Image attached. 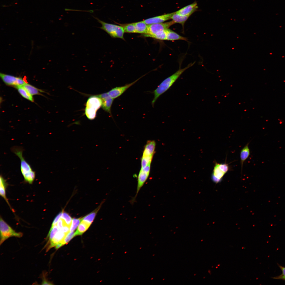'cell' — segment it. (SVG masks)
Listing matches in <instances>:
<instances>
[{
	"label": "cell",
	"instance_id": "obj_1",
	"mask_svg": "<svg viewBox=\"0 0 285 285\" xmlns=\"http://www.w3.org/2000/svg\"><path fill=\"white\" fill-rule=\"evenodd\" d=\"M195 62L189 64L185 68L179 69L173 74L164 80L154 91V97L152 101L153 106L158 98L162 94L167 91L173 84L180 76L186 70L193 66Z\"/></svg>",
	"mask_w": 285,
	"mask_h": 285
},
{
	"label": "cell",
	"instance_id": "obj_2",
	"mask_svg": "<svg viewBox=\"0 0 285 285\" xmlns=\"http://www.w3.org/2000/svg\"><path fill=\"white\" fill-rule=\"evenodd\" d=\"M11 150L20 159V170L25 180L31 184L35 179V173L23 156V148L20 147L15 146L12 148Z\"/></svg>",
	"mask_w": 285,
	"mask_h": 285
},
{
	"label": "cell",
	"instance_id": "obj_3",
	"mask_svg": "<svg viewBox=\"0 0 285 285\" xmlns=\"http://www.w3.org/2000/svg\"><path fill=\"white\" fill-rule=\"evenodd\" d=\"M102 99L96 95L90 97L87 100L85 108V114L90 120L94 119L97 111L101 107Z\"/></svg>",
	"mask_w": 285,
	"mask_h": 285
},
{
	"label": "cell",
	"instance_id": "obj_4",
	"mask_svg": "<svg viewBox=\"0 0 285 285\" xmlns=\"http://www.w3.org/2000/svg\"><path fill=\"white\" fill-rule=\"evenodd\" d=\"M95 18L101 24V29L106 32L111 37L124 39V35L125 32L122 26L107 23L98 18Z\"/></svg>",
	"mask_w": 285,
	"mask_h": 285
},
{
	"label": "cell",
	"instance_id": "obj_5",
	"mask_svg": "<svg viewBox=\"0 0 285 285\" xmlns=\"http://www.w3.org/2000/svg\"><path fill=\"white\" fill-rule=\"evenodd\" d=\"M0 245L8 238L11 237L21 238L23 234L21 232H16L8 225L1 218L0 219Z\"/></svg>",
	"mask_w": 285,
	"mask_h": 285
},
{
	"label": "cell",
	"instance_id": "obj_6",
	"mask_svg": "<svg viewBox=\"0 0 285 285\" xmlns=\"http://www.w3.org/2000/svg\"><path fill=\"white\" fill-rule=\"evenodd\" d=\"M174 24V22L172 21L165 23L149 25L146 33L143 35L145 36L154 38L156 36L169 28L171 26Z\"/></svg>",
	"mask_w": 285,
	"mask_h": 285
},
{
	"label": "cell",
	"instance_id": "obj_7",
	"mask_svg": "<svg viewBox=\"0 0 285 285\" xmlns=\"http://www.w3.org/2000/svg\"><path fill=\"white\" fill-rule=\"evenodd\" d=\"M230 169L228 164L226 163H219L215 162L211 176L213 181L216 184L221 182Z\"/></svg>",
	"mask_w": 285,
	"mask_h": 285
},
{
	"label": "cell",
	"instance_id": "obj_8",
	"mask_svg": "<svg viewBox=\"0 0 285 285\" xmlns=\"http://www.w3.org/2000/svg\"><path fill=\"white\" fill-rule=\"evenodd\" d=\"M150 164L145 167L141 168L137 177V185L135 196L130 201V203L133 204L135 202L138 194L147 180L150 172Z\"/></svg>",
	"mask_w": 285,
	"mask_h": 285
},
{
	"label": "cell",
	"instance_id": "obj_9",
	"mask_svg": "<svg viewBox=\"0 0 285 285\" xmlns=\"http://www.w3.org/2000/svg\"><path fill=\"white\" fill-rule=\"evenodd\" d=\"M0 77L6 85L16 88L22 86L26 83L21 77H15L11 75L0 73Z\"/></svg>",
	"mask_w": 285,
	"mask_h": 285
},
{
	"label": "cell",
	"instance_id": "obj_10",
	"mask_svg": "<svg viewBox=\"0 0 285 285\" xmlns=\"http://www.w3.org/2000/svg\"><path fill=\"white\" fill-rule=\"evenodd\" d=\"M140 78L131 83L126 84L125 86L116 87L113 88L107 92V93L110 97L113 99L117 98L121 96L129 88L134 84Z\"/></svg>",
	"mask_w": 285,
	"mask_h": 285
},
{
	"label": "cell",
	"instance_id": "obj_11",
	"mask_svg": "<svg viewBox=\"0 0 285 285\" xmlns=\"http://www.w3.org/2000/svg\"><path fill=\"white\" fill-rule=\"evenodd\" d=\"M100 98L102 101V108L105 111L111 113V108L113 100L108 95L107 92L96 95Z\"/></svg>",
	"mask_w": 285,
	"mask_h": 285
},
{
	"label": "cell",
	"instance_id": "obj_12",
	"mask_svg": "<svg viewBox=\"0 0 285 285\" xmlns=\"http://www.w3.org/2000/svg\"><path fill=\"white\" fill-rule=\"evenodd\" d=\"M174 12L165 14L145 20L143 21L147 25L163 23L171 19Z\"/></svg>",
	"mask_w": 285,
	"mask_h": 285
},
{
	"label": "cell",
	"instance_id": "obj_13",
	"mask_svg": "<svg viewBox=\"0 0 285 285\" xmlns=\"http://www.w3.org/2000/svg\"><path fill=\"white\" fill-rule=\"evenodd\" d=\"M198 7L196 2L186 6L176 12V13L181 15L189 16L197 9Z\"/></svg>",
	"mask_w": 285,
	"mask_h": 285
},
{
	"label": "cell",
	"instance_id": "obj_14",
	"mask_svg": "<svg viewBox=\"0 0 285 285\" xmlns=\"http://www.w3.org/2000/svg\"><path fill=\"white\" fill-rule=\"evenodd\" d=\"M66 234L59 230L49 244L46 246H47L49 245L47 247L46 251H48L50 248L55 246L58 243H61Z\"/></svg>",
	"mask_w": 285,
	"mask_h": 285
},
{
	"label": "cell",
	"instance_id": "obj_15",
	"mask_svg": "<svg viewBox=\"0 0 285 285\" xmlns=\"http://www.w3.org/2000/svg\"><path fill=\"white\" fill-rule=\"evenodd\" d=\"M155 145V142L154 141H148L144 149L142 156H153Z\"/></svg>",
	"mask_w": 285,
	"mask_h": 285
},
{
	"label": "cell",
	"instance_id": "obj_16",
	"mask_svg": "<svg viewBox=\"0 0 285 285\" xmlns=\"http://www.w3.org/2000/svg\"><path fill=\"white\" fill-rule=\"evenodd\" d=\"M166 40L169 41H174L181 40L187 41V39L180 35L177 33L171 30L169 28L166 31Z\"/></svg>",
	"mask_w": 285,
	"mask_h": 285
},
{
	"label": "cell",
	"instance_id": "obj_17",
	"mask_svg": "<svg viewBox=\"0 0 285 285\" xmlns=\"http://www.w3.org/2000/svg\"><path fill=\"white\" fill-rule=\"evenodd\" d=\"M249 142L247 143L241 150L240 152V158L241 172L243 163L250 155V150L249 147Z\"/></svg>",
	"mask_w": 285,
	"mask_h": 285
},
{
	"label": "cell",
	"instance_id": "obj_18",
	"mask_svg": "<svg viewBox=\"0 0 285 285\" xmlns=\"http://www.w3.org/2000/svg\"><path fill=\"white\" fill-rule=\"evenodd\" d=\"M189 16L182 15L174 12L171 17V19L174 23H179L182 25L183 28L184 24Z\"/></svg>",
	"mask_w": 285,
	"mask_h": 285
},
{
	"label": "cell",
	"instance_id": "obj_19",
	"mask_svg": "<svg viewBox=\"0 0 285 285\" xmlns=\"http://www.w3.org/2000/svg\"><path fill=\"white\" fill-rule=\"evenodd\" d=\"M135 25L136 33L145 34L147 31L148 25L146 23L143 21L134 23Z\"/></svg>",
	"mask_w": 285,
	"mask_h": 285
},
{
	"label": "cell",
	"instance_id": "obj_20",
	"mask_svg": "<svg viewBox=\"0 0 285 285\" xmlns=\"http://www.w3.org/2000/svg\"><path fill=\"white\" fill-rule=\"evenodd\" d=\"M99 208L100 207H99L93 211L82 218V221L85 222L90 225L94 220Z\"/></svg>",
	"mask_w": 285,
	"mask_h": 285
},
{
	"label": "cell",
	"instance_id": "obj_21",
	"mask_svg": "<svg viewBox=\"0 0 285 285\" xmlns=\"http://www.w3.org/2000/svg\"><path fill=\"white\" fill-rule=\"evenodd\" d=\"M22 86L32 96L35 95H41L40 92H42V91H41L29 84L26 83Z\"/></svg>",
	"mask_w": 285,
	"mask_h": 285
},
{
	"label": "cell",
	"instance_id": "obj_22",
	"mask_svg": "<svg viewBox=\"0 0 285 285\" xmlns=\"http://www.w3.org/2000/svg\"><path fill=\"white\" fill-rule=\"evenodd\" d=\"M0 195L4 199L10 207V204L6 195L5 190L6 184V180L3 178V177L1 175L0 177Z\"/></svg>",
	"mask_w": 285,
	"mask_h": 285
},
{
	"label": "cell",
	"instance_id": "obj_23",
	"mask_svg": "<svg viewBox=\"0 0 285 285\" xmlns=\"http://www.w3.org/2000/svg\"><path fill=\"white\" fill-rule=\"evenodd\" d=\"M19 93L23 97L32 102H34L32 96L22 86H20L16 88Z\"/></svg>",
	"mask_w": 285,
	"mask_h": 285
},
{
	"label": "cell",
	"instance_id": "obj_24",
	"mask_svg": "<svg viewBox=\"0 0 285 285\" xmlns=\"http://www.w3.org/2000/svg\"><path fill=\"white\" fill-rule=\"evenodd\" d=\"M90 225L85 222L81 221L75 232V236L82 235L88 228Z\"/></svg>",
	"mask_w": 285,
	"mask_h": 285
},
{
	"label": "cell",
	"instance_id": "obj_25",
	"mask_svg": "<svg viewBox=\"0 0 285 285\" xmlns=\"http://www.w3.org/2000/svg\"><path fill=\"white\" fill-rule=\"evenodd\" d=\"M59 230V229L56 225H55L53 227H51L48 234L46 239H47L48 238H49L48 241L46 244L47 245H46V246L48 245L49 244Z\"/></svg>",
	"mask_w": 285,
	"mask_h": 285
},
{
	"label": "cell",
	"instance_id": "obj_26",
	"mask_svg": "<svg viewBox=\"0 0 285 285\" xmlns=\"http://www.w3.org/2000/svg\"><path fill=\"white\" fill-rule=\"evenodd\" d=\"M125 32L129 33H136V30L134 23L122 25Z\"/></svg>",
	"mask_w": 285,
	"mask_h": 285
},
{
	"label": "cell",
	"instance_id": "obj_27",
	"mask_svg": "<svg viewBox=\"0 0 285 285\" xmlns=\"http://www.w3.org/2000/svg\"><path fill=\"white\" fill-rule=\"evenodd\" d=\"M153 156H142L141 160V168L150 164Z\"/></svg>",
	"mask_w": 285,
	"mask_h": 285
},
{
	"label": "cell",
	"instance_id": "obj_28",
	"mask_svg": "<svg viewBox=\"0 0 285 285\" xmlns=\"http://www.w3.org/2000/svg\"><path fill=\"white\" fill-rule=\"evenodd\" d=\"M61 218L63 220L66 225L70 227L72 219L68 213L63 211Z\"/></svg>",
	"mask_w": 285,
	"mask_h": 285
},
{
	"label": "cell",
	"instance_id": "obj_29",
	"mask_svg": "<svg viewBox=\"0 0 285 285\" xmlns=\"http://www.w3.org/2000/svg\"><path fill=\"white\" fill-rule=\"evenodd\" d=\"M75 236V232L74 231H70L66 234L61 243L63 245L66 244Z\"/></svg>",
	"mask_w": 285,
	"mask_h": 285
},
{
	"label": "cell",
	"instance_id": "obj_30",
	"mask_svg": "<svg viewBox=\"0 0 285 285\" xmlns=\"http://www.w3.org/2000/svg\"><path fill=\"white\" fill-rule=\"evenodd\" d=\"M82 221V218L72 219L71 225L70 227V231H73L75 230L77 227L79 225L80 222Z\"/></svg>",
	"mask_w": 285,
	"mask_h": 285
},
{
	"label": "cell",
	"instance_id": "obj_31",
	"mask_svg": "<svg viewBox=\"0 0 285 285\" xmlns=\"http://www.w3.org/2000/svg\"><path fill=\"white\" fill-rule=\"evenodd\" d=\"M279 267L282 271V274L278 276L272 277L274 279H281L285 281V267H283L279 265H278Z\"/></svg>",
	"mask_w": 285,
	"mask_h": 285
},
{
	"label": "cell",
	"instance_id": "obj_32",
	"mask_svg": "<svg viewBox=\"0 0 285 285\" xmlns=\"http://www.w3.org/2000/svg\"><path fill=\"white\" fill-rule=\"evenodd\" d=\"M63 212V211L60 212L55 217L52 223L51 227L56 225L58 221L61 218Z\"/></svg>",
	"mask_w": 285,
	"mask_h": 285
},
{
	"label": "cell",
	"instance_id": "obj_33",
	"mask_svg": "<svg viewBox=\"0 0 285 285\" xmlns=\"http://www.w3.org/2000/svg\"><path fill=\"white\" fill-rule=\"evenodd\" d=\"M65 225H66L63 220L60 218L57 223L56 225L59 229L60 230Z\"/></svg>",
	"mask_w": 285,
	"mask_h": 285
},
{
	"label": "cell",
	"instance_id": "obj_34",
	"mask_svg": "<svg viewBox=\"0 0 285 285\" xmlns=\"http://www.w3.org/2000/svg\"><path fill=\"white\" fill-rule=\"evenodd\" d=\"M46 274L45 273H43L42 274V283L41 284L42 285H51L53 284L52 283H51L50 282L48 281L46 277Z\"/></svg>",
	"mask_w": 285,
	"mask_h": 285
},
{
	"label": "cell",
	"instance_id": "obj_35",
	"mask_svg": "<svg viewBox=\"0 0 285 285\" xmlns=\"http://www.w3.org/2000/svg\"><path fill=\"white\" fill-rule=\"evenodd\" d=\"M70 226L67 225H65L60 230L64 233L66 234L70 231Z\"/></svg>",
	"mask_w": 285,
	"mask_h": 285
},
{
	"label": "cell",
	"instance_id": "obj_36",
	"mask_svg": "<svg viewBox=\"0 0 285 285\" xmlns=\"http://www.w3.org/2000/svg\"><path fill=\"white\" fill-rule=\"evenodd\" d=\"M63 245L61 243H60L56 244L55 246L56 249H58Z\"/></svg>",
	"mask_w": 285,
	"mask_h": 285
}]
</instances>
